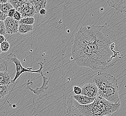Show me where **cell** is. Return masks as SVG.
Wrapping results in <instances>:
<instances>
[{
  "label": "cell",
  "instance_id": "30bf717a",
  "mask_svg": "<svg viewBox=\"0 0 126 116\" xmlns=\"http://www.w3.org/2000/svg\"><path fill=\"white\" fill-rule=\"evenodd\" d=\"M12 80V76L8 72H0V86L9 85Z\"/></svg>",
  "mask_w": 126,
  "mask_h": 116
},
{
  "label": "cell",
  "instance_id": "7c38bea8",
  "mask_svg": "<svg viewBox=\"0 0 126 116\" xmlns=\"http://www.w3.org/2000/svg\"><path fill=\"white\" fill-rule=\"evenodd\" d=\"M34 29V27L33 25L19 24L18 29V33L24 34L32 31Z\"/></svg>",
  "mask_w": 126,
  "mask_h": 116
},
{
  "label": "cell",
  "instance_id": "83f0119b",
  "mask_svg": "<svg viewBox=\"0 0 126 116\" xmlns=\"http://www.w3.org/2000/svg\"><path fill=\"white\" fill-rule=\"evenodd\" d=\"M28 1H29V0H23V1H24L25 3L27 2H28Z\"/></svg>",
  "mask_w": 126,
  "mask_h": 116
},
{
  "label": "cell",
  "instance_id": "44dd1931",
  "mask_svg": "<svg viewBox=\"0 0 126 116\" xmlns=\"http://www.w3.org/2000/svg\"><path fill=\"white\" fill-rule=\"evenodd\" d=\"M13 18L17 22H19L22 19V15L21 14L16 10Z\"/></svg>",
  "mask_w": 126,
  "mask_h": 116
},
{
  "label": "cell",
  "instance_id": "9c48e42d",
  "mask_svg": "<svg viewBox=\"0 0 126 116\" xmlns=\"http://www.w3.org/2000/svg\"><path fill=\"white\" fill-rule=\"evenodd\" d=\"M73 98L81 105H87L94 102L95 98H90L81 94L74 95Z\"/></svg>",
  "mask_w": 126,
  "mask_h": 116
},
{
  "label": "cell",
  "instance_id": "8fae6325",
  "mask_svg": "<svg viewBox=\"0 0 126 116\" xmlns=\"http://www.w3.org/2000/svg\"><path fill=\"white\" fill-rule=\"evenodd\" d=\"M28 2L33 5L36 14L39 13V11L42 9L45 8L47 4V0H29Z\"/></svg>",
  "mask_w": 126,
  "mask_h": 116
},
{
  "label": "cell",
  "instance_id": "ba28073f",
  "mask_svg": "<svg viewBox=\"0 0 126 116\" xmlns=\"http://www.w3.org/2000/svg\"><path fill=\"white\" fill-rule=\"evenodd\" d=\"M108 5L117 11L126 14V0H106Z\"/></svg>",
  "mask_w": 126,
  "mask_h": 116
},
{
  "label": "cell",
  "instance_id": "7a4b0ae2",
  "mask_svg": "<svg viewBox=\"0 0 126 116\" xmlns=\"http://www.w3.org/2000/svg\"><path fill=\"white\" fill-rule=\"evenodd\" d=\"M120 103H113L99 95L94 102L87 105H81L70 96L67 103V114L68 116H106L118 111Z\"/></svg>",
  "mask_w": 126,
  "mask_h": 116
},
{
  "label": "cell",
  "instance_id": "d6986e66",
  "mask_svg": "<svg viewBox=\"0 0 126 116\" xmlns=\"http://www.w3.org/2000/svg\"><path fill=\"white\" fill-rule=\"evenodd\" d=\"M6 34V32L4 22L3 21H0V34L5 35Z\"/></svg>",
  "mask_w": 126,
  "mask_h": 116
},
{
  "label": "cell",
  "instance_id": "484cf974",
  "mask_svg": "<svg viewBox=\"0 0 126 116\" xmlns=\"http://www.w3.org/2000/svg\"><path fill=\"white\" fill-rule=\"evenodd\" d=\"M7 2H9V0H0V3L1 4H4Z\"/></svg>",
  "mask_w": 126,
  "mask_h": 116
},
{
  "label": "cell",
  "instance_id": "d4e9b609",
  "mask_svg": "<svg viewBox=\"0 0 126 116\" xmlns=\"http://www.w3.org/2000/svg\"><path fill=\"white\" fill-rule=\"evenodd\" d=\"M5 40H6V39L5 38L4 35L0 34V44L1 43H2L3 42L5 41Z\"/></svg>",
  "mask_w": 126,
  "mask_h": 116
},
{
  "label": "cell",
  "instance_id": "5bb4252c",
  "mask_svg": "<svg viewBox=\"0 0 126 116\" xmlns=\"http://www.w3.org/2000/svg\"><path fill=\"white\" fill-rule=\"evenodd\" d=\"M18 22L19 24L33 25L35 22V19L33 17H28L22 18Z\"/></svg>",
  "mask_w": 126,
  "mask_h": 116
},
{
  "label": "cell",
  "instance_id": "ac0fdd59",
  "mask_svg": "<svg viewBox=\"0 0 126 116\" xmlns=\"http://www.w3.org/2000/svg\"><path fill=\"white\" fill-rule=\"evenodd\" d=\"M9 2L12 5L14 8L17 10L18 8L22 6L23 5L24 3L19 2L17 0H9Z\"/></svg>",
  "mask_w": 126,
  "mask_h": 116
},
{
  "label": "cell",
  "instance_id": "3957f363",
  "mask_svg": "<svg viewBox=\"0 0 126 116\" xmlns=\"http://www.w3.org/2000/svg\"><path fill=\"white\" fill-rule=\"evenodd\" d=\"M93 81L98 87V94L113 103H120L116 78L109 73L98 72Z\"/></svg>",
  "mask_w": 126,
  "mask_h": 116
},
{
  "label": "cell",
  "instance_id": "2e32d148",
  "mask_svg": "<svg viewBox=\"0 0 126 116\" xmlns=\"http://www.w3.org/2000/svg\"><path fill=\"white\" fill-rule=\"evenodd\" d=\"M8 72L7 62L0 57V72Z\"/></svg>",
  "mask_w": 126,
  "mask_h": 116
},
{
  "label": "cell",
  "instance_id": "7402d4cb",
  "mask_svg": "<svg viewBox=\"0 0 126 116\" xmlns=\"http://www.w3.org/2000/svg\"><path fill=\"white\" fill-rule=\"evenodd\" d=\"M16 11V10L15 8H12L11 10H10L8 14V17H13L15 15Z\"/></svg>",
  "mask_w": 126,
  "mask_h": 116
},
{
  "label": "cell",
  "instance_id": "277c9868",
  "mask_svg": "<svg viewBox=\"0 0 126 116\" xmlns=\"http://www.w3.org/2000/svg\"><path fill=\"white\" fill-rule=\"evenodd\" d=\"M7 59L15 63L16 66V72L15 75V77L12 80L11 83L15 84L16 81L18 78L21 75L22 73L25 72L35 73L40 74L43 78V84L41 87H38L35 89L31 87L30 90L31 92H33L34 94L36 95H39L42 93L43 92L46 91L48 88V78L44 76L43 74V69L44 68V63L42 62H40L38 63V64L40 66V68L38 70H33L32 68H24L22 65V63L19 59L17 58L16 56L14 54L11 53L7 56Z\"/></svg>",
  "mask_w": 126,
  "mask_h": 116
},
{
  "label": "cell",
  "instance_id": "6da1fadb",
  "mask_svg": "<svg viewBox=\"0 0 126 116\" xmlns=\"http://www.w3.org/2000/svg\"><path fill=\"white\" fill-rule=\"evenodd\" d=\"M116 37L106 26H87L76 33L72 48L78 65L98 70L106 68L117 55L114 51Z\"/></svg>",
  "mask_w": 126,
  "mask_h": 116
},
{
  "label": "cell",
  "instance_id": "4316f807",
  "mask_svg": "<svg viewBox=\"0 0 126 116\" xmlns=\"http://www.w3.org/2000/svg\"><path fill=\"white\" fill-rule=\"evenodd\" d=\"M2 51H1V47H0V55L2 53Z\"/></svg>",
  "mask_w": 126,
  "mask_h": 116
},
{
  "label": "cell",
  "instance_id": "603a6c76",
  "mask_svg": "<svg viewBox=\"0 0 126 116\" xmlns=\"http://www.w3.org/2000/svg\"><path fill=\"white\" fill-rule=\"evenodd\" d=\"M7 16L5 15L0 10V21H4L7 18Z\"/></svg>",
  "mask_w": 126,
  "mask_h": 116
},
{
  "label": "cell",
  "instance_id": "cb8c5ba5",
  "mask_svg": "<svg viewBox=\"0 0 126 116\" xmlns=\"http://www.w3.org/2000/svg\"><path fill=\"white\" fill-rule=\"evenodd\" d=\"M46 10L45 9V8L44 9H42L39 12V14H40L42 15V16L45 15L46 14Z\"/></svg>",
  "mask_w": 126,
  "mask_h": 116
},
{
  "label": "cell",
  "instance_id": "4fadbf2b",
  "mask_svg": "<svg viewBox=\"0 0 126 116\" xmlns=\"http://www.w3.org/2000/svg\"><path fill=\"white\" fill-rule=\"evenodd\" d=\"M12 8H14L13 6L9 2L4 4L0 3V10L7 17L9 10Z\"/></svg>",
  "mask_w": 126,
  "mask_h": 116
},
{
  "label": "cell",
  "instance_id": "8992f818",
  "mask_svg": "<svg viewBox=\"0 0 126 116\" xmlns=\"http://www.w3.org/2000/svg\"><path fill=\"white\" fill-rule=\"evenodd\" d=\"M81 94L90 98H96L97 97L98 90L97 85L92 83H87L81 87Z\"/></svg>",
  "mask_w": 126,
  "mask_h": 116
},
{
  "label": "cell",
  "instance_id": "ffe728a7",
  "mask_svg": "<svg viewBox=\"0 0 126 116\" xmlns=\"http://www.w3.org/2000/svg\"><path fill=\"white\" fill-rule=\"evenodd\" d=\"M73 90L74 93L76 95L81 94L82 91L81 88L78 86H74L73 87Z\"/></svg>",
  "mask_w": 126,
  "mask_h": 116
},
{
  "label": "cell",
  "instance_id": "5b68a950",
  "mask_svg": "<svg viewBox=\"0 0 126 116\" xmlns=\"http://www.w3.org/2000/svg\"><path fill=\"white\" fill-rule=\"evenodd\" d=\"M17 10L21 14L22 18L33 17L35 14H36L33 5L29 2L25 3L22 6L18 8Z\"/></svg>",
  "mask_w": 126,
  "mask_h": 116
},
{
  "label": "cell",
  "instance_id": "e0dca14e",
  "mask_svg": "<svg viewBox=\"0 0 126 116\" xmlns=\"http://www.w3.org/2000/svg\"><path fill=\"white\" fill-rule=\"evenodd\" d=\"M0 47L2 52L6 53L9 51L10 46V43L6 39L5 41L0 44Z\"/></svg>",
  "mask_w": 126,
  "mask_h": 116
},
{
  "label": "cell",
  "instance_id": "9a60e30c",
  "mask_svg": "<svg viewBox=\"0 0 126 116\" xmlns=\"http://www.w3.org/2000/svg\"><path fill=\"white\" fill-rule=\"evenodd\" d=\"M9 93V85L0 86V99L4 98Z\"/></svg>",
  "mask_w": 126,
  "mask_h": 116
},
{
  "label": "cell",
  "instance_id": "52a82bcc",
  "mask_svg": "<svg viewBox=\"0 0 126 116\" xmlns=\"http://www.w3.org/2000/svg\"><path fill=\"white\" fill-rule=\"evenodd\" d=\"M6 29V34H9L18 33L19 22L13 18L7 17L4 21Z\"/></svg>",
  "mask_w": 126,
  "mask_h": 116
}]
</instances>
